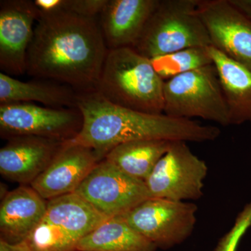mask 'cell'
Wrapping results in <instances>:
<instances>
[{
	"label": "cell",
	"instance_id": "6da1fadb",
	"mask_svg": "<svg viewBox=\"0 0 251 251\" xmlns=\"http://www.w3.org/2000/svg\"><path fill=\"white\" fill-rule=\"evenodd\" d=\"M39 14L28 49V75L77 93L96 91L108 52L97 18L65 11Z\"/></svg>",
	"mask_w": 251,
	"mask_h": 251
},
{
	"label": "cell",
	"instance_id": "7a4b0ae2",
	"mask_svg": "<svg viewBox=\"0 0 251 251\" xmlns=\"http://www.w3.org/2000/svg\"><path fill=\"white\" fill-rule=\"evenodd\" d=\"M77 108L83 117L78 134L70 140L92 149L99 158L122 144L139 140L205 143L221 135L219 128L186 119L152 115L119 106L98 92L77 93Z\"/></svg>",
	"mask_w": 251,
	"mask_h": 251
},
{
	"label": "cell",
	"instance_id": "3957f363",
	"mask_svg": "<svg viewBox=\"0 0 251 251\" xmlns=\"http://www.w3.org/2000/svg\"><path fill=\"white\" fill-rule=\"evenodd\" d=\"M164 82L150 59L133 48H121L108 50L96 92L119 106L161 115Z\"/></svg>",
	"mask_w": 251,
	"mask_h": 251
},
{
	"label": "cell",
	"instance_id": "277c9868",
	"mask_svg": "<svg viewBox=\"0 0 251 251\" xmlns=\"http://www.w3.org/2000/svg\"><path fill=\"white\" fill-rule=\"evenodd\" d=\"M200 0H160L133 46L149 59L190 48L211 46L198 14Z\"/></svg>",
	"mask_w": 251,
	"mask_h": 251
},
{
	"label": "cell",
	"instance_id": "5b68a950",
	"mask_svg": "<svg viewBox=\"0 0 251 251\" xmlns=\"http://www.w3.org/2000/svg\"><path fill=\"white\" fill-rule=\"evenodd\" d=\"M163 100V114L168 116L229 125L227 103L214 64L165 81Z\"/></svg>",
	"mask_w": 251,
	"mask_h": 251
},
{
	"label": "cell",
	"instance_id": "8992f818",
	"mask_svg": "<svg viewBox=\"0 0 251 251\" xmlns=\"http://www.w3.org/2000/svg\"><path fill=\"white\" fill-rule=\"evenodd\" d=\"M197 211L192 202L150 198L122 216L157 249L168 250L193 234Z\"/></svg>",
	"mask_w": 251,
	"mask_h": 251
},
{
	"label": "cell",
	"instance_id": "52a82bcc",
	"mask_svg": "<svg viewBox=\"0 0 251 251\" xmlns=\"http://www.w3.org/2000/svg\"><path fill=\"white\" fill-rule=\"evenodd\" d=\"M207 173L205 161L192 152L186 142L173 141L145 183L151 198L197 201L204 194Z\"/></svg>",
	"mask_w": 251,
	"mask_h": 251
},
{
	"label": "cell",
	"instance_id": "ba28073f",
	"mask_svg": "<svg viewBox=\"0 0 251 251\" xmlns=\"http://www.w3.org/2000/svg\"><path fill=\"white\" fill-rule=\"evenodd\" d=\"M82 123L77 108H51L33 103L0 105V133L7 140L36 136L68 141L78 134Z\"/></svg>",
	"mask_w": 251,
	"mask_h": 251
},
{
	"label": "cell",
	"instance_id": "9c48e42d",
	"mask_svg": "<svg viewBox=\"0 0 251 251\" xmlns=\"http://www.w3.org/2000/svg\"><path fill=\"white\" fill-rule=\"evenodd\" d=\"M75 193L107 219L125 215L151 198L145 181L130 177L105 159Z\"/></svg>",
	"mask_w": 251,
	"mask_h": 251
},
{
	"label": "cell",
	"instance_id": "30bf717a",
	"mask_svg": "<svg viewBox=\"0 0 251 251\" xmlns=\"http://www.w3.org/2000/svg\"><path fill=\"white\" fill-rule=\"evenodd\" d=\"M198 14L211 46L251 69V21L228 0H200Z\"/></svg>",
	"mask_w": 251,
	"mask_h": 251
},
{
	"label": "cell",
	"instance_id": "8fae6325",
	"mask_svg": "<svg viewBox=\"0 0 251 251\" xmlns=\"http://www.w3.org/2000/svg\"><path fill=\"white\" fill-rule=\"evenodd\" d=\"M39 10L33 1L4 0L0 3V69L11 75L27 73V52Z\"/></svg>",
	"mask_w": 251,
	"mask_h": 251
},
{
	"label": "cell",
	"instance_id": "7c38bea8",
	"mask_svg": "<svg viewBox=\"0 0 251 251\" xmlns=\"http://www.w3.org/2000/svg\"><path fill=\"white\" fill-rule=\"evenodd\" d=\"M101 161L92 149L68 140L30 186L47 201L75 193Z\"/></svg>",
	"mask_w": 251,
	"mask_h": 251
},
{
	"label": "cell",
	"instance_id": "4fadbf2b",
	"mask_svg": "<svg viewBox=\"0 0 251 251\" xmlns=\"http://www.w3.org/2000/svg\"><path fill=\"white\" fill-rule=\"evenodd\" d=\"M64 142L36 136L8 139L0 150V173L20 185H31L47 169Z\"/></svg>",
	"mask_w": 251,
	"mask_h": 251
},
{
	"label": "cell",
	"instance_id": "5bb4252c",
	"mask_svg": "<svg viewBox=\"0 0 251 251\" xmlns=\"http://www.w3.org/2000/svg\"><path fill=\"white\" fill-rule=\"evenodd\" d=\"M160 0H108L100 14L108 50L133 48Z\"/></svg>",
	"mask_w": 251,
	"mask_h": 251
},
{
	"label": "cell",
	"instance_id": "9a60e30c",
	"mask_svg": "<svg viewBox=\"0 0 251 251\" xmlns=\"http://www.w3.org/2000/svg\"><path fill=\"white\" fill-rule=\"evenodd\" d=\"M47 203L30 185L7 192L0 205V239L10 244L24 240L44 219Z\"/></svg>",
	"mask_w": 251,
	"mask_h": 251
},
{
	"label": "cell",
	"instance_id": "2e32d148",
	"mask_svg": "<svg viewBox=\"0 0 251 251\" xmlns=\"http://www.w3.org/2000/svg\"><path fill=\"white\" fill-rule=\"evenodd\" d=\"M215 66L228 110L229 125H251V69L207 47Z\"/></svg>",
	"mask_w": 251,
	"mask_h": 251
},
{
	"label": "cell",
	"instance_id": "e0dca14e",
	"mask_svg": "<svg viewBox=\"0 0 251 251\" xmlns=\"http://www.w3.org/2000/svg\"><path fill=\"white\" fill-rule=\"evenodd\" d=\"M77 92L55 81L35 78L23 82L0 73V105L39 103L51 108H77Z\"/></svg>",
	"mask_w": 251,
	"mask_h": 251
},
{
	"label": "cell",
	"instance_id": "ac0fdd59",
	"mask_svg": "<svg viewBox=\"0 0 251 251\" xmlns=\"http://www.w3.org/2000/svg\"><path fill=\"white\" fill-rule=\"evenodd\" d=\"M152 242L143 237L122 216L109 218L81 239L76 251H156Z\"/></svg>",
	"mask_w": 251,
	"mask_h": 251
},
{
	"label": "cell",
	"instance_id": "d6986e66",
	"mask_svg": "<svg viewBox=\"0 0 251 251\" xmlns=\"http://www.w3.org/2000/svg\"><path fill=\"white\" fill-rule=\"evenodd\" d=\"M44 219L65 229L80 242L108 219L77 193H73L48 201Z\"/></svg>",
	"mask_w": 251,
	"mask_h": 251
},
{
	"label": "cell",
	"instance_id": "ffe728a7",
	"mask_svg": "<svg viewBox=\"0 0 251 251\" xmlns=\"http://www.w3.org/2000/svg\"><path fill=\"white\" fill-rule=\"evenodd\" d=\"M172 142L157 139L128 142L112 149L104 159L130 177L145 181Z\"/></svg>",
	"mask_w": 251,
	"mask_h": 251
},
{
	"label": "cell",
	"instance_id": "44dd1931",
	"mask_svg": "<svg viewBox=\"0 0 251 251\" xmlns=\"http://www.w3.org/2000/svg\"><path fill=\"white\" fill-rule=\"evenodd\" d=\"M151 62L158 75L164 81L213 64L207 47L181 50L151 59Z\"/></svg>",
	"mask_w": 251,
	"mask_h": 251
},
{
	"label": "cell",
	"instance_id": "7402d4cb",
	"mask_svg": "<svg viewBox=\"0 0 251 251\" xmlns=\"http://www.w3.org/2000/svg\"><path fill=\"white\" fill-rule=\"evenodd\" d=\"M21 242L28 251H76L79 240L65 229L43 219Z\"/></svg>",
	"mask_w": 251,
	"mask_h": 251
},
{
	"label": "cell",
	"instance_id": "603a6c76",
	"mask_svg": "<svg viewBox=\"0 0 251 251\" xmlns=\"http://www.w3.org/2000/svg\"><path fill=\"white\" fill-rule=\"evenodd\" d=\"M251 226V201L238 214L232 228L220 239L213 251H237L239 242Z\"/></svg>",
	"mask_w": 251,
	"mask_h": 251
},
{
	"label": "cell",
	"instance_id": "cb8c5ba5",
	"mask_svg": "<svg viewBox=\"0 0 251 251\" xmlns=\"http://www.w3.org/2000/svg\"><path fill=\"white\" fill-rule=\"evenodd\" d=\"M108 0H66L65 12L73 13L82 17L97 18L100 16Z\"/></svg>",
	"mask_w": 251,
	"mask_h": 251
},
{
	"label": "cell",
	"instance_id": "d4e9b609",
	"mask_svg": "<svg viewBox=\"0 0 251 251\" xmlns=\"http://www.w3.org/2000/svg\"><path fill=\"white\" fill-rule=\"evenodd\" d=\"M232 6L251 21V0H228Z\"/></svg>",
	"mask_w": 251,
	"mask_h": 251
},
{
	"label": "cell",
	"instance_id": "484cf974",
	"mask_svg": "<svg viewBox=\"0 0 251 251\" xmlns=\"http://www.w3.org/2000/svg\"><path fill=\"white\" fill-rule=\"evenodd\" d=\"M0 251H28L22 242L10 244L0 239Z\"/></svg>",
	"mask_w": 251,
	"mask_h": 251
}]
</instances>
